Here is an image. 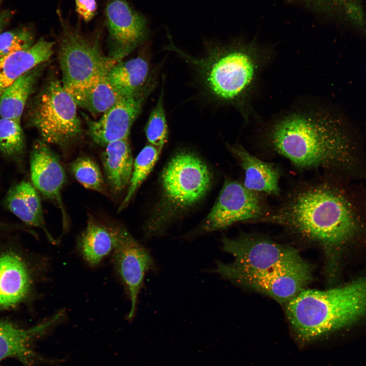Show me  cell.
Instances as JSON below:
<instances>
[{"instance_id":"6da1fadb","label":"cell","mask_w":366,"mask_h":366,"mask_svg":"<svg viewBox=\"0 0 366 366\" xmlns=\"http://www.w3.org/2000/svg\"><path fill=\"white\" fill-rule=\"evenodd\" d=\"M264 130L269 147L298 169L329 167L349 159V139L343 121L324 108L311 105L287 110Z\"/></svg>"},{"instance_id":"7a4b0ae2","label":"cell","mask_w":366,"mask_h":366,"mask_svg":"<svg viewBox=\"0 0 366 366\" xmlns=\"http://www.w3.org/2000/svg\"><path fill=\"white\" fill-rule=\"evenodd\" d=\"M167 49L176 52L193 65L209 94L216 100L240 108L249 115V103L259 75L271 52L255 41H235L214 45L201 58H194L171 43Z\"/></svg>"},{"instance_id":"3957f363","label":"cell","mask_w":366,"mask_h":366,"mask_svg":"<svg viewBox=\"0 0 366 366\" xmlns=\"http://www.w3.org/2000/svg\"><path fill=\"white\" fill-rule=\"evenodd\" d=\"M260 220L327 246L342 243L357 229L355 215L342 195L330 186L313 182L295 189L279 207Z\"/></svg>"},{"instance_id":"277c9868","label":"cell","mask_w":366,"mask_h":366,"mask_svg":"<svg viewBox=\"0 0 366 366\" xmlns=\"http://www.w3.org/2000/svg\"><path fill=\"white\" fill-rule=\"evenodd\" d=\"M286 312L297 336L313 340L366 312V278L329 290L304 289L287 303Z\"/></svg>"},{"instance_id":"5b68a950","label":"cell","mask_w":366,"mask_h":366,"mask_svg":"<svg viewBox=\"0 0 366 366\" xmlns=\"http://www.w3.org/2000/svg\"><path fill=\"white\" fill-rule=\"evenodd\" d=\"M62 25L58 49L61 82L77 104L96 80L118 62L102 53L98 36L86 37L64 22Z\"/></svg>"},{"instance_id":"8992f818","label":"cell","mask_w":366,"mask_h":366,"mask_svg":"<svg viewBox=\"0 0 366 366\" xmlns=\"http://www.w3.org/2000/svg\"><path fill=\"white\" fill-rule=\"evenodd\" d=\"M77 104L61 81L51 78L36 97L29 112L28 125L48 144L66 148L82 136Z\"/></svg>"},{"instance_id":"52a82bcc","label":"cell","mask_w":366,"mask_h":366,"mask_svg":"<svg viewBox=\"0 0 366 366\" xmlns=\"http://www.w3.org/2000/svg\"><path fill=\"white\" fill-rule=\"evenodd\" d=\"M222 248L231 254V263L217 262L214 271L253 273L293 267L306 262L294 249L267 239L243 235L236 238L224 236Z\"/></svg>"},{"instance_id":"ba28073f","label":"cell","mask_w":366,"mask_h":366,"mask_svg":"<svg viewBox=\"0 0 366 366\" xmlns=\"http://www.w3.org/2000/svg\"><path fill=\"white\" fill-rule=\"evenodd\" d=\"M211 174L197 156L184 151L174 155L164 167L161 183L165 196L180 207L192 206L207 192Z\"/></svg>"},{"instance_id":"9c48e42d","label":"cell","mask_w":366,"mask_h":366,"mask_svg":"<svg viewBox=\"0 0 366 366\" xmlns=\"http://www.w3.org/2000/svg\"><path fill=\"white\" fill-rule=\"evenodd\" d=\"M115 245L113 261L115 269L127 290L131 301L128 319L134 316L138 297L146 273L154 269V260L149 251L121 225L109 226Z\"/></svg>"},{"instance_id":"30bf717a","label":"cell","mask_w":366,"mask_h":366,"mask_svg":"<svg viewBox=\"0 0 366 366\" xmlns=\"http://www.w3.org/2000/svg\"><path fill=\"white\" fill-rule=\"evenodd\" d=\"M265 211L260 194L248 189L238 181L226 180L201 229L210 232L239 222L260 220Z\"/></svg>"},{"instance_id":"8fae6325","label":"cell","mask_w":366,"mask_h":366,"mask_svg":"<svg viewBox=\"0 0 366 366\" xmlns=\"http://www.w3.org/2000/svg\"><path fill=\"white\" fill-rule=\"evenodd\" d=\"M223 278L270 296L281 302H288L304 290L312 278V268L307 262L288 267L253 273L224 272Z\"/></svg>"},{"instance_id":"7c38bea8","label":"cell","mask_w":366,"mask_h":366,"mask_svg":"<svg viewBox=\"0 0 366 366\" xmlns=\"http://www.w3.org/2000/svg\"><path fill=\"white\" fill-rule=\"evenodd\" d=\"M105 17L109 56L121 61L146 39L147 20L132 8L127 0H107Z\"/></svg>"},{"instance_id":"4fadbf2b","label":"cell","mask_w":366,"mask_h":366,"mask_svg":"<svg viewBox=\"0 0 366 366\" xmlns=\"http://www.w3.org/2000/svg\"><path fill=\"white\" fill-rule=\"evenodd\" d=\"M154 82L137 93L123 96L97 120L91 119L82 113L92 141L105 147L112 142L128 139L133 123L154 87Z\"/></svg>"},{"instance_id":"5bb4252c","label":"cell","mask_w":366,"mask_h":366,"mask_svg":"<svg viewBox=\"0 0 366 366\" xmlns=\"http://www.w3.org/2000/svg\"><path fill=\"white\" fill-rule=\"evenodd\" d=\"M30 173L33 185L44 196L57 203L62 210L65 229L67 216L60 191L66 175L58 156L42 139L36 141L30 153Z\"/></svg>"},{"instance_id":"9a60e30c","label":"cell","mask_w":366,"mask_h":366,"mask_svg":"<svg viewBox=\"0 0 366 366\" xmlns=\"http://www.w3.org/2000/svg\"><path fill=\"white\" fill-rule=\"evenodd\" d=\"M59 319L56 314L48 321L27 329L0 321V362L5 358L15 357L24 366H32L37 359L32 349L33 342Z\"/></svg>"},{"instance_id":"2e32d148","label":"cell","mask_w":366,"mask_h":366,"mask_svg":"<svg viewBox=\"0 0 366 366\" xmlns=\"http://www.w3.org/2000/svg\"><path fill=\"white\" fill-rule=\"evenodd\" d=\"M227 146L244 172L243 184L246 188L259 194H279L281 173L276 166L252 155L239 144Z\"/></svg>"},{"instance_id":"e0dca14e","label":"cell","mask_w":366,"mask_h":366,"mask_svg":"<svg viewBox=\"0 0 366 366\" xmlns=\"http://www.w3.org/2000/svg\"><path fill=\"white\" fill-rule=\"evenodd\" d=\"M55 42L40 38L29 48L0 58V95L27 72L45 63L52 56Z\"/></svg>"},{"instance_id":"ac0fdd59","label":"cell","mask_w":366,"mask_h":366,"mask_svg":"<svg viewBox=\"0 0 366 366\" xmlns=\"http://www.w3.org/2000/svg\"><path fill=\"white\" fill-rule=\"evenodd\" d=\"M4 204L22 222L42 229L50 242H56L46 228L40 196L32 184L22 180L14 185L7 192Z\"/></svg>"},{"instance_id":"d6986e66","label":"cell","mask_w":366,"mask_h":366,"mask_svg":"<svg viewBox=\"0 0 366 366\" xmlns=\"http://www.w3.org/2000/svg\"><path fill=\"white\" fill-rule=\"evenodd\" d=\"M30 279L21 259L9 253L0 256V308L19 302L27 293Z\"/></svg>"},{"instance_id":"ffe728a7","label":"cell","mask_w":366,"mask_h":366,"mask_svg":"<svg viewBox=\"0 0 366 366\" xmlns=\"http://www.w3.org/2000/svg\"><path fill=\"white\" fill-rule=\"evenodd\" d=\"M102 161L108 185L118 193L129 184L133 159L128 139L112 142L105 146Z\"/></svg>"},{"instance_id":"44dd1931","label":"cell","mask_w":366,"mask_h":366,"mask_svg":"<svg viewBox=\"0 0 366 366\" xmlns=\"http://www.w3.org/2000/svg\"><path fill=\"white\" fill-rule=\"evenodd\" d=\"M107 78L123 96L137 93L152 82L149 64L142 57L117 62L107 73Z\"/></svg>"},{"instance_id":"7402d4cb","label":"cell","mask_w":366,"mask_h":366,"mask_svg":"<svg viewBox=\"0 0 366 366\" xmlns=\"http://www.w3.org/2000/svg\"><path fill=\"white\" fill-rule=\"evenodd\" d=\"M45 63L27 72L0 95V116L21 120L25 106L44 69Z\"/></svg>"},{"instance_id":"603a6c76","label":"cell","mask_w":366,"mask_h":366,"mask_svg":"<svg viewBox=\"0 0 366 366\" xmlns=\"http://www.w3.org/2000/svg\"><path fill=\"white\" fill-rule=\"evenodd\" d=\"M114 245V237L109 226H104L90 218L78 240L82 256L92 266L98 265L113 251Z\"/></svg>"},{"instance_id":"cb8c5ba5","label":"cell","mask_w":366,"mask_h":366,"mask_svg":"<svg viewBox=\"0 0 366 366\" xmlns=\"http://www.w3.org/2000/svg\"><path fill=\"white\" fill-rule=\"evenodd\" d=\"M108 72L101 74L89 87L77 106L93 114L103 113L123 97L109 81Z\"/></svg>"},{"instance_id":"d4e9b609","label":"cell","mask_w":366,"mask_h":366,"mask_svg":"<svg viewBox=\"0 0 366 366\" xmlns=\"http://www.w3.org/2000/svg\"><path fill=\"white\" fill-rule=\"evenodd\" d=\"M25 140L20 120L0 118V154L21 165L25 152Z\"/></svg>"},{"instance_id":"484cf974","label":"cell","mask_w":366,"mask_h":366,"mask_svg":"<svg viewBox=\"0 0 366 366\" xmlns=\"http://www.w3.org/2000/svg\"><path fill=\"white\" fill-rule=\"evenodd\" d=\"M161 151L157 147L148 144L137 155L134 161L127 193L118 208V211L128 206L137 190L152 171Z\"/></svg>"},{"instance_id":"4316f807","label":"cell","mask_w":366,"mask_h":366,"mask_svg":"<svg viewBox=\"0 0 366 366\" xmlns=\"http://www.w3.org/2000/svg\"><path fill=\"white\" fill-rule=\"evenodd\" d=\"M301 4L318 14L333 15L345 11L356 22L362 23V11L358 5L360 0H288Z\"/></svg>"},{"instance_id":"83f0119b","label":"cell","mask_w":366,"mask_h":366,"mask_svg":"<svg viewBox=\"0 0 366 366\" xmlns=\"http://www.w3.org/2000/svg\"><path fill=\"white\" fill-rule=\"evenodd\" d=\"M70 169L76 179L84 188L104 193V179L99 166L90 158L82 156L74 160Z\"/></svg>"},{"instance_id":"f1b7e54d","label":"cell","mask_w":366,"mask_h":366,"mask_svg":"<svg viewBox=\"0 0 366 366\" xmlns=\"http://www.w3.org/2000/svg\"><path fill=\"white\" fill-rule=\"evenodd\" d=\"M164 89L162 88L157 102L151 110L145 127L149 144L161 151L168 137V126L164 106Z\"/></svg>"},{"instance_id":"f546056e","label":"cell","mask_w":366,"mask_h":366,"mask_svg":"<svg viewBox=\"0 0 366 366\" xmlns=\"http://www.w3.org/2000/svg\"><path fill=\"white\" fill-rule=\"evenodd\" d=\"M34 43L33 33L28 28L20 27L3 32L0 34V58L27 49Z\"/></svg>"},{"instance_id":"4dcf8cb0","label":"cell","mask_w":366,"mask_h":366,"mask_svg":"<svg viewBox=\"0 0 366 366\" xmlns=\"http://www.w3.org/2000/svg\"><path fill=\"white\" fill-rule=\"evenodd\" d=\"M76 11L81 19L85 22L91 20L97 10L96 0H75Z\"/></svg>"},{"instance_id":"1f68e13d","label":"cell","mask_w":366,"mask_h":366,"mask_svg":"<svg viewBox=\"0 0 366 366\" xmlns=\"http://www.w3.org/2000/svg\"><path fill=\"white\" fill-rule=\"evenodd\" d=\"M3 0H0V34L8 25L12 16V12L2 8Z\"/></svg>"}]
</instances>
